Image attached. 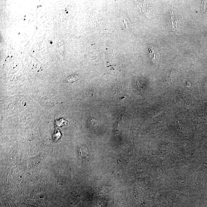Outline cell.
<instances>
[{
  "label": "cell",
  "mask_w": 207,
  "mask_h": 207,
  "mask_svg": "<svg viewBox=\"0 0 207 207\" xmlns=\"http://www.w3.org/2000/svg\"><path fill=\"white\" fill-rule=\"evenodd\" d=\"M170 21L172 23V28L175 30H179L180 28V22L177 16L174 13L171 14Z\"/></svg>",
  "instance_id": "6da1fadb"
},
{
  "label": "cell",
  "mask_w": 207,
  "mask_h": 207,
  "mask_svg": "<svg viewBox=\"0 0 207 207\" xmlns=\"http://www.w3.org/2000/svg\"><path fill=\"white\" fill-rule=\"evenodd\" d=\"M149 50L151 59L152 60H155V57H156V52L153 48L152 46L150 43H149Z\"/></svg>",
  "instance_id": "7a4b0ae2"
},
{
  "label": "cell",
  "mask_w": 207,
  "mask_h": 207,
  "mask_svg": "<svg viewBox=\"0 0 207 207\" xmlns=\"http://www.w3.org/2000/svg\"><path fill=\"white\" fill-rule=\"evenodd\" d=\"M79 78L78 75H73L70 76L67 78L66 80V83H72L76 81Z\"/></svg>",
  "instance_id": "3957f363"
}]
</instances>
